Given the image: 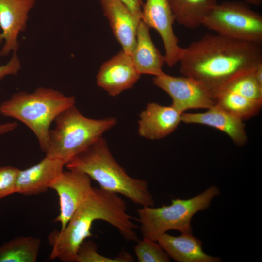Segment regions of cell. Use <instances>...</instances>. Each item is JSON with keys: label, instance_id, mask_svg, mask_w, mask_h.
<instances>
[{"label": "cell", "instance_id": "obj_1", "mask_svg": "<svg viewBox=\"0 0 262 262\" xmlns=\"http://www.w3.org/2000/svg\"><path fill=\"white\" fill-rule=\"evenodd\" d=\"M179 62L182 75L200 81L214 94L262 63V48L261 45L207 34L183 48Z\"/></svg>", "mask_w": 262, "mask_h": 262}, {"label": "cell", "instance_id": "obj_2", "mask_svg": "<svg viewBox=\"0 0 262 262\" xmlns=\"http://www.w3.org/2000/svg\"><path fill=\"white\" fill-rule=\"evenodd\" d=\"M127 212L125 201L119 194L100 187L94 188L90 196L74 213L63 230H54L48 236L52 247L51 260L74 262L82 243L93 236L91 231L96 220L105 221L116 228L127 241L137 242V226Z\"/></svg>", "mask_w": 262, "mask_h": 262}, {"label": "cell", "instance_id": "obj_3", "mask_svg": "<svg viewBox=\"0 0 262 262\" xmlns=\"http://www.w3.org/2000/svg\"><path fill=\"white\" fill-rule=\"evenodd\" d=\"M66 166L67 169L86 174L100 188L121 194L136 204L142 207L154 204L147 182L131 177L115 160L103 137L77 155Z\"/></svg>", "mask_w": 262, "mask_h": 262}, {"label": "cell", "instance_id": "obj_4", "mask_svg": "<svg viewBox=\"0 0 262 262\" xmlns=\"http://www.w3.org/2000/svg\"><path fill=\"white\" fill-rule=\"evenodd\" d=\"M75 98L51 89L19 92L0 105V113L28 127L36 137L43 152L48 144L50 126L63 111L75 105Z\"/></svg>", "mask_w": 262, "mask_h": 262}, {"label": "cell", "instance_id": "obj_5", "mask_svg": "<svg viewBox=\"0 0 262 262\" xmlns=\"http://www.w3.org/2000/svg\"><path fill=\"white\" fill-rule=\"evenodd\" d=\"M54 128L49 130L46 156L60 159L66 164L77 155L102 137L116 124L113 117L92 119L83 115L75 105L55 118Z\"/></svg>", "mask_w": 262, "mask_h": 262}, {"label": "cell", "instance_id": "obj_6", "mask_svg": "<svg viewBox=\"0 0 262 262\" xmlns=\"http://www.w3.org/2000/svg\"><path fill=\"white\" fill-rule=\"evenodd\" d=\"M220 193L218 187L213 185L190 199H173L169 205L139 208L137 214L143 238L157 241L163 234L171 230L192 233L193 216L208 209L213 199Z\"/></svg>", "mask_w": 262, "mask_h": 262}, {"label": "cell", "instance_id": "obj_7", "mask_svg": "<svg viewBox=\"0 0 262 262\" xmlns=\"http://www.w3.org/2000/svg\"><path fill=\"white\" fill-rule=\"evenodd\" d=\"M202 25L229 38L259 45L262 43V16L244 2L217 3Z\"/></svg>", "mask_w": 262, "mask_h": 262}, {"label": "cell", "instance_id": "obj_8", "mask_svg": "<svg viewBox=\"0 0 262 262\" xmlns=\"http://www.w3.org/2000/svg\"><path fill=\"white\" fill-rule=\"evenodd\" d=\"M153 83L171 97L172 106L181 113L192 109H209L215 105L214 93L191 77L173 76L164 72L154 76Z\"/></svg>", "mask_w": 262, "mask_h": 262}, {"label": "cell", "instance_id": "obj_9", "mask_svg": "<svg viewBox=\"0 0 262 262\" xmlns=\"http://www.w3.org/2000/svg\"><path fill=\"white\" fill-rule=\"evenodd\" d=\"M91 178L86 174L67 169L54 180L50 186L59 196L60 213L54 220L61 224L60 230L66 227L71 217L94 190Z\"/></svg>", "mask_w": 262, "mask_h": 262}, {"label": "cell", "instance_id": "obj_10", "mask_svg": "<svg viewBox=\"0 0 262 262\" xmlns=\"http://www.w3.org/2000/svg\"><path fill=\"white\" fill-rule=\"evenodd\" d=\"M141 20L160 34L167 66L172 67L179 63L183 48L179 46L173 31L175 19L168 0H147L142 7Z\"/></svg>", "mask_w": 262, "mask_h": 262}, {"label": "cell", "instance_id": "obj_11", "mask_svg": "<svg viewBox=\"0 0 262 262\" xmlns=\"http://www.w3.org/2000/svg\"><path fill=\"white\" fill-rule=\"evenodd\" d=\"M140 75L131 55L121 50L101 65L97 75V83L110 96L116 97L132 88Z\"/></svg>", "mask_w": 262, "mask_h": 262}, {"label": "cell", "instance_id": "obj_12", "mask_svg": "<svg viewBox=\"0 0 262 262\" xmlns=\"http://www.w3.org/2000/svg\"><path fill=\"white\" fill-rule=\"evenodd\" d=\"M35 0H0V43L4 46L0 55L4 56L18 49L19 33L26 28L28 13L33 6Z\"/></svg>", "mask_w": 262, "mask_h": 262}, {"label": "cell", "instance_id": "obj_13", "mask_svg": "<svg viewBox=\"0 0 262 262\" xmlns=\"http://www.w3.org/2000/svg\"><path fill=\"white\" fill-rule=\"evenodd\" d=\"M181 114L171 105L149 103L139 115L138 133L150 140L164 138L178 127L181 122Z\"/></svg>", "mask_w": 262, "mask_h": 262}, {"label": "cell", "instance_id": "obj_14", "mask_svg": "<svg viewBox=\"0 0 262 262\" xmlns=\"http://www.w3.org/2000/svg\"><path fill=\"white\" fill-rule=\"evenodd\" d=\"M66 164L63 161L45 156L37 164L19 170L16 182V193L25 196L46 192L63 172Z\"/></svg>", "mask_w": 262, "mask_h": 262}, {"label": "cell", "instance_id": "obj_15", "mask_svg": "<svg viewBox=\"0 0 262 262\" xmlns=\"http://www.w3.org/2000/svg\"><path fill=\"white\" fill-rule=\"evenodd\" d=\"M104 16L108 19L115 37L122 50L131 55L136 41L140 19L120 0H100Z\"/></svg>", "mask_w": 262, "mask_h": 262}, {"label": "cell", "instance_id": "obj_16", "mask_svg": "<svg viewBox=\"0 0 262 262\" xmlns=\"http://www.w3.org/2000/svg\"><path fill=\"white\" fill-rule=\"evenodd\" d=\"M181 122L217 129L228 135L238 145H243L247 140L243 120L216 104L204 112L182 113Z\"/></svg>", "mask_w": 262, "mask_h": 262}, {"label": "cell", "instance_id": "obj_17", "mask_svg": "<svg viewBox=\"0 0 262 262\" xmlns=\"http://www.w3.org/2000/svg\"><path fill=\"white\" fill-rule=\"evenodd\" d=\"M169 257L178 262H220L218 257L205 253L202 241L192 233H181L175 236L167 233L157 240Z\"/></svg>", "mask_w": 262, "mask_h": 262}, {"label": "cell", "instance_id": "obj_18", "mask_svg": "<svg viewBox=\"0 0 262 262\" xmlns=\"http://www.w3.org/2000/svg\"><path fill=\"white\" fill-rule=\"evenodd\" d=\"M150 28L140 20L136 33V41L131 54L133 63L140 75L158 76L162 70L165 59L154 45L149 33Z\"/></svg>", "mask_w": 262, "mask_h": 262}, {"label": "cell", "instance_id": "obj_19", "mask_svg": "<svg viewBox=\"0 0 262 262\" xmlns=\"http://www.w3.org/2000/svg\"><path fill=\"white\" fill-rule=\"evenodd\" d=\"M175 21L194 29L203 22L217 3L216 0H168Z\"/></svg>", "mask_w": 262, "mask_h": 262}, {"label": "cell", "instance_id": "obj_20", "mask_svg": "<svg viewBox=\"0 0 262 262\" xmlns=\"http://www.w3.org/2000/svg\"><path fill=\"white\" fill-rule=\"evenodd\" d=\"M214 97L216 105L243 121L256 115L262 106L225 86L216 91Z\"/></svg>", "mask_w": 262, "mask_h": 262}, {"label": "cell", "instance_id": "obj_21", "mask_svg": "<svg viewBox=\"0 0 262 262\" xmlns=\"http://www.w3.org/2000/svg\"><path fill=\"white\" fill-rule=\"evenodd\" d=\"M41 241L33 236H19L0 246V262H35Z\"/></svg>", "mask_w": 262, "mask_h": 262}, {"label": "cell", "instance_id": "obj_22", "mask_svg": "<svg viewBox=\"0 0 262 262\" xmlns=\"http://www.w3.org/2000/svg\"><path fill=\"white\" fill-rule=\"evenodd\" d=\"M76 262H132L134 258L123 251L112 258L103 256L97 251V245L90 240H85L80 246L76 257Z\"/></svg>", "mask_w": 262, "mask_h": 262}, {"label": "cell", "instance_id": "obj_23", "mask_svg": "<svg viewBox=\"0 0 262 262\" xmlns=\"http://www.w3.org/2000/svg\"><path fill=\"white\" fill-rule=\"evenodd\" d=\"M134 251L138 262H169L170 257L157 241L144 238L137 242Z\"/></svg>", "mask_w": 262, "mask_h": 262}, {"label": "cell", "instance_id": "obj_24", "mask_svg": "<svg viewBox=\"0 0 262 262\" xmlns=\"http://www.w3.org/2000/svg\"><path fill=\"white\" fill-rule=\"evenodd\" d=\"M19 169L11 166L0 167V200L16 193V182Z\"/></svg>", "mask_w": 262, "mask_h": 262}, {"label": "cell", "instance_id": "obj_25", "mask_svg": "<svg viewBox=\"0 0 262 262\" xmlns=\"http://www.w3.org/2000/svg\"><path fill=\"white\" fill-rule=\"evenodd\" d=\"M20 68L19 60L15 53L7 64L0 66V80L8 75H16Z\"/></svg>", "mask_w": 262, "mask_h": 262}, {"label": "cell", "instance_id": "obj_26", "mask_svg": "<svg viewBox=\"0 0 262 262\" xmlns=\"http://www.w3.org/2000/svg\"><path fill=\"white\" fill-rule=\"evenodd\" d=\"M138 18L141 19L142 12L141 0H120Z\"/></svg>", "mask_w": 262, "mask_h": 262}, {"label": "cell", "instance_id": "obj_27", "mask_svg": "<svg viewBox=\"0 0 262 262\" xmlns=\"http://www.w3.org/2000/svg\"><path fill=\"white\" fill-rule=\"evenodd\" d=\"M17 126L16 122L0 124V136L14 130Z\"/></svg>", "mask_w": 262, "mask_h": 262}, {"label": "cell", "instance_id": "obj_28", "mask_svg": "<svg viewBox=\"0 0 262 262\" xmlns=\"http://www.w3.org/2000/svg\"><path fill=\"white\" fill-rule=\"evenodd\" d=\"M247 3L254 5L260 6L262 2V0H244Z\"/></svg>", "mask_w": 262, "mask_h": 262}]
</instances>
